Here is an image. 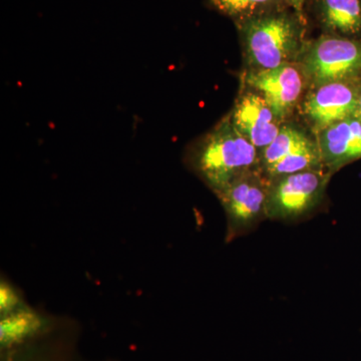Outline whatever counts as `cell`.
I'll list each match as a JSON object with an SVG mask.
<instances>
[{
	"instance_id": "ba28073f",
	"label": "cell",
	"mask_w": 361,
	"mask_h": 361,
	"mask_svg": "<svg viewBox=\"0 0 361 361\" xmlns=\"http://www.w3.org/2000/svg\"><path fill=\"white\" fill-rule=\"evenodd\" d=\"M229 118L234 127L260 151L266 148L281 130V120L257 92L242 94Z\"/></svg>"
},
{
	"instance_id": "5bb4252c",
	"label": "cell",
	"mask_w": 361,
	"mask_h": 361,
	"mask_svg": "<svg viewBox=\"0 0 361 361\" xmlns=\"http://www.w3.org/2000/svg\"><path fill=\"white\" fill-rule=\"evenodd\" d=\"M211 4L221 13L228 16L238 14L254 11L258 6L267 4L269 0H210Z\"/></svg>"
},
{
	"instance_id": "30bf717a",
	"label": "cell",
	"mask_w": 361,
	"mask_h": 361,
	"mask_svg": "<svg viewBox=\"0 0 361 361\" xmlns=\"http://www.w3.org/2000/svg\"><path fill=\"white\" fill-rule=\"evenodd\" d=\"M49 330L47 320L30 308L21 307L2 316L0 322V348L2 353L20 348L44 336Z\"/></svg>"
},
{
	"instance_id": "5b68a950",
	"label": "cell",
	"mask_w": 361,
	"mask_h": 361,
	"mask_svg": "<svg viewBox=\"0 0 361 361\" xmlns=\"http://www.w3.org/2000/svg\"><path fill=\"white\" fill-rule=\"evenodd\" d=\"M305 71L317 85L343 82L361 71V45L338 37H322L308 52Z\"/></svg>"
},
{
	"instance_id": "8992f818",
	"label": "cell",
	"mask_w": 361,
	"mask_h": 361,
	"mask_svg": "<svg viewBox=\"0 0 361 361\" xmlns=\"http://www.w3.org/2000/svg\"><path fill=\"white\" fill-rule=\"evenodd\" d=\"M245 82L264 97L280 120L288 116L298 103L304 84L299 71L288 63L271 70L251 71Z\"/></svg>"
},
{
	"instance_id": "52a82bcc",
	"label": "cell",
	"mask_w": 361,
	"mask_h": 361,
	"mask_svg": "<svg viewBox=\"0 0 361 361\" xmlns=\"http://www.w3.org/2000/svg\"><path fill=\"white\" fill-rule=\"evenodd\" d=\"M357 110V94L343 82L319 85L306 97L304 115L318 133L350 116Z\"/></svg>"
},
{
	"instance_id": "277c9868",
	"label": "cell",
	"mask_w": 361,
	"mask_h": 361,
	"mask_svg": "<svg viewBox=\"0 0 361 361\" xmlns=\"http://www.w3.org/2000/svg\"><path fill=\"white\" fill-rule=\"evenodd\" d=\"M246 49L255 71L287 65L298 47L295 25L284 16H267L249 23Z\"/></svg>"
},
{
	"instance_id": "9c48e42d",
	"label": "cell",
	"mask_w": 361,
	"mask_h": 361,
	"mask_svg": "<svg viewBox=\"0 0 361 361\" xmlns=\"http://www.w3.org/2000/svg\"><path fill=\"white\" fill-rule=\"evenodd\" d=\"M323 168L334 172L348 161L361 158V120L353 116L318 133Z\"/></svg>"
},
{
	"instance_id": "3957f363",
	"label": "cell",
	"mask_w": 361,
	"mask_h": 361,
	"mask_svg": "<svg viewBox=\"0 0 361 361\" xmlns=\"http://www.w3.org/2000/svg\"><path fill=\"white\" fill-rule=\"evenodd\" d=\"M269 187V178L259 167L216 194L227 216L228 240L250 231L267 218L266 205Z\"/></svg>"
},
{
	"instance_id": "7c38bea8",
	"label": "cell",
	"mask_w": 361,
	"mask_h": 361,
	"mask_svg": "<svg viewBox=\"0 0 361 361\" xmlns=\"http://www.w3.org/2000/svg\"><path fill=\"white\" fill-rule=\"evenodd\" d=\"M325 23L332 30L355 33L361 30L360 0H322Z\"/></svg>"
},
{
	"instance_id": "e0dca14e",
	"label": "cell",
	"mask_w": 361,
	"mask_h": 361,
	"mask_svg": "<svg viewBox=\"0 0 361 361\" xmlns=\"http://www.w3.org/2000/svg\"><path fill=\"white\" fill-rule=\"evenodd\" d=\"M297 11H301L303 8L304 0H287Z\"/></svg>"
},
{
	"instance_id": "7a4b0ae2",
	"label": "cell",
	"mask_w": 361,
	"mask_h": 361,
	"mask_svg": "<svg viewBox=\"0 0 361 361\" xmlns=\"http://www.w3.org/2000/svg\"><path fill=\"white\" fill-rule=\"evenodd\" d=\"M329 176L323 169L270 179L268 219L294 221L312 212L322 203Z\"/></svg>"
},
{
	"instance_id": "ac0fdd59",
	"label": "cell",
	"mask_w": 361,
	"mask_h": 361,
	"mask_svg": "<svg viewBox=\"0 0 361 361\" xmlns=\"http://www.w3.org/2000/svg\"><path fill=\"white\" fill-rule=\"evenodd\" d=\"M355 116L361 120V90L360 94H357V110H356Z\"/></svg>"
},
{
	"instance_id": "2e32d148",
	"label": "cell",
	"mask_w": 361,
	"mask_h": 361,
	"mask_svg": "<svg viewBox=\"0 0 361 361\" xmlns=\"http://www.w3.org/2000/svg\"><path fill=\"white\" fill-rule=\"evenodd\" d=\"M4 361H32L25 360V356L20 353V350L13 351L4 356Z\"/></svg>"
},
{
	"instance_id": "9a60e30c",
	"label": "cell",
	"mask_w": 361,
	"mask_h": 361,
	"mask_svg": "<svg viewBox=\"0 0 361 361\" xmlns=\"http://www.w3.org/2000/svg\"><path fill=\"white\" fill-rule=\"evenodd\" d=\"M21 307H23L21 299L18 292L6 282H2L1 287H0V312H1V316L11 314L14 311L20 310Z\"/></svg>"
},
{
	"instance_id": "6da1fadb",
	"label": "cell",
	"mask_w": 361,
	"mask_h": 361,
	"mask_svg": "<svg viewBox=\"0 0 361 361\" xmlns=\"http://www.w3.org/2000/svg\"><path fill=\"white\" fill-rule=\"evenodd\" d=\"M196 174L217 194L260 167L258 149L224 118L195 146L189 157Z\"/></svg>"
},
{
	"instance_id": "4fadbf2b",
	"label": "cell",
	"mask_w": 361,
	"mask_h": 361,
	"mask_svg": "<svg viewBox=\"0 0 361 361\" xmlns=\"http://www.w3.org/2000/svg\"><path fill=\"white\" fill-rule=\"evenodd\" d=\"M312 142L303 132L290 126L281 127L279 134L259 154L261 170L274 165L278 161L293 153L296 149L302 148Z\"/></svg>"
},
{
	"instance_id": "8fae6325",
	"label": "cell",
	"mask_w": 361,
	"mask_h": 361,
	"mask_svg": "<svg viewBox=\"0 0 361 361\" xmlns=\"http://www.w3.org/2000/svg\"><path fill=\"white\" fill-rule=\"evenodd\" d=\"M322 157L317 142H311L302 148L284 157L274 165L263 171L269 179L295 174L304 171L323 170ZM325 170V169H324Z\"/></svg>"
}]
</instances>
